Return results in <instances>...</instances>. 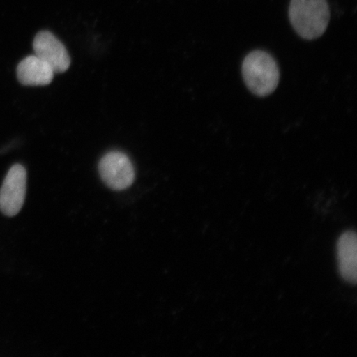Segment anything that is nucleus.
<instances>
[{"label": "nucleus", "mask_w": 357, "mask_h": 357, "mask_svg": "<svg viewBox=\"0 0 357 357\" xmlns=\"http://www.w3.org/2000/svg\"><path fill=\"white\" fill-rule=\"evenodd\" d=\"M242 73L245 86L257 96H270L278 86V65L266 52L256 50L250 52L243 60Z\"/></svg>", "instance_id": "nucleus-1"}, {"label": "nucleus", "mask_w": 357, "mask_h": 357, "mask_svg": "<svg viewBox=\"0 0 357 357\" xmlns=\"http://www.w3.org/2000/svg\"><path fill=\"white\" fill-rule=\"evenodd\" d=\"M289 16L294 29L302 38L314 40L327 30L328 3L327 0H291Z\"/></svg>", "instance_id": "nucleus-2"}, {"label": "nucleus", "mask_w": 357, "mask_h": 357, "mask_svg": "<svg viewBox=\"0 0 357 357\" xmlns=\"http://www.w3.org/2000/svg\"><path fill=\"white\" fill-rule=\"evenodd\" d=\"M100 175L111 190H124L135 180V169L128 156L113 151L102 156L99 164Z\"/></svg>", "instance_id": "nucleus-3"}, {"label": "nucleus", "mask_w": 357, "mask_h": 357, "mask_svg": "<svg viewBox=\"0 0 357 357\" xmlns=\"http://www.w3.org/2000/svg\"><path fill=\"white\" fill-rule=\"evenodd\" d=\"M26 190V169L22 165H15L8 171L0 189V211L4 215L13 217L20 212Z\"/></svg>", "instance_id": "nucleus-4"}, {"label": "nucleus", "mask_w": 357, "mask_h": 357, "mask_svg": "<svg viewBox=\"0 0 357 357\" xmlns=\"http://www.w3.org/2000/svg\"><path fill=\"white\" fill-rule=\"evenodd\" d=\"M35 55L52 67L55 73H63L69 69L70 57L64 45L54 34L42 31L33 41Z\"/></svg>", "instance_id": "nucleus-5"}, {"label": "nucleus", "mask_w": 357, "mask_h": 357, "mask_svg": "<svg viewBox=\"0 0 357 357\" xmlns=\"http://www.w3.org/2000/svg\"><path fill=\"white\" fill-rule=\"evenodd\" d=\"M54 71L38 56L24 58L17 67V77L24 86H47L54 77Z\"/></svg>", "instance_id": "nucleus-6"}, {"label": "nucleus", "mask_w": 357, "mask_h": 357, "mask_svg": "<svg viewBox=\"0 0 357 357\" xmlns=\"http://www.w3.org/2000/svg\"><path fill=\"white\" fill-rule=\"evenodd\" d=\"M337 258L342 278L355 284L357 271V238L355 231H348L339 238Z\"/></svg>", "instance_id": "nucleus-7"}]
</instances>
